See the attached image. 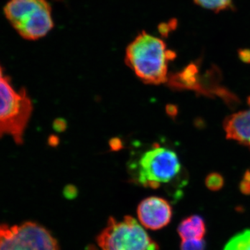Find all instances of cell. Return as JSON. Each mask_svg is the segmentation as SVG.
I'll return each mask as SVG.
<instances>
[{"mask_svg":"<svg viewBox=\"0 0 250 250\" xmlns=\"http://www.w3.org/2000/svg\"><path fill=\"white\" fill-rule=\"evenodd\" d=\"M182 166L173 150L157 143L130 161L129 171L134 182L157 189L170 183L180 173Z\"/></svg>","mask_w":250,"mask_h":250,"instance_id":"cell-2","label":"cell"},{"mask_svg":"<svg viewBox=\"0 0 250 250\" xmlns=\"http://www.w3.org/2000/svg\"><path fill=\"white\" fill-rule=\"evenodd\" d=\"M137 215L143 228L156 231L165 228L170 223L172 208L165 199L149 197L140 202Z\"/></svg>","mask_w":250,"mask_h":250,"instance_id":"cell-7","label":"cell"},{"mask_svg":"<svg viewBox=\"0 0 250 250\" xmlns=\"http://www.w3.org/2000/svg\"><path fill=\"white\" fill-rule=\"evenodd\" d=\"M0 250H60L47 229L35 222L19 225L0 223Z\"/></svg>","mask_w":250,"mask_h":250,"instance_id":"cell-6","label":"cell"},{"mask_svg":"<svg viewBox=\"0 0 250 250\" xmlns=\"http://www.w3.org/2000/svg\"><path fill=\"white\" fill-rule=\"evenodd\" d=\"M240 190L245 195H250V181L243 179L240 184Z\"/></svg>","mask_w":250,"mask_h":250,"instance_id":"cell-17","label":"cell"},{"mask_svg":"<svg viewBox=\"0 0 250 250\" xmlns=\"http://www.w3.org/2000/svg\"><path fill=\"white\" fill-rule=\"evenodd\" d=\"M167 113L171 116H175L177 113V108L173 105H168L167 106Z\"/></svg>","mask_w":250,"mask_h":250,"instance_id":"cell-20","label":"cell"},{"mask_svg":"<svg viewBox=\"0 0 250 250\" xmlns=\"http://www.w3.org/2000/svg\"><path fill=\"white\" fill-rule=\"evenodd\" d=\"M239 57L245 62H250V50L243 49L239 52Z\"/></svg>","mask_w":250,"mask_h":250,"instance_id":"cell-18","label":"cell"},{"mask_svg":"<svg viewBox=\"0 0 250 250\" xmlns=\"http://www.w3.org/2000/svg\"><path fill=\"white\" fill-rule=\"evenodd\" d=\"M248 103V109L228 117L223 126L228 139L234 140L250 148V97Z\"/></svg>","mask_w":250,"mask_h":250,"instance_id":"cell-8","label":"cell"},{"mask_svg":"<svg viewBox=\"0 0 250 250\" xmlns=\"http://www.w3.org/2000/svg\"><path fill=\"white\" fill-rule=\"evenodd\" d=\"M199 6L205 9L219 12L232 6V0H194Z\"/></svg>","mask_w":250,"mask_h":250,"instance_id":"cell-12","label":"cell"},{"mask_svg":"<svg viewBox=\"0 0 250 250\" xmlns=\"http://www.w3.org/2000/svg\"><path fill=\"white\" fill-rule=\"evenodd\" d=\"M77 190L76 188L72 185L67 186L64 190V195L67 198H74L77 196Z\"/></svg>","mask_w":250,"mask_h":250,"instance_id":"cell-16","label":"cell"},{"mask_svg":"<svg viewBox=\"0 0 250 250\" xmlns=\"http://www.w3.org/2000/svg\"><path fill=\"white\" fill-rule=\"evenodd\" d=\"M175 57L161 39L143 31L128 45L125 62L143 82L158 85L168 80L167 65Z\"/></svg>","mask_w":250,"mask_h":250,"instance_id":"cell-1","label":"cell"},{"mask_svg":"<svg viewBox=\"0 0 250 250\" xmlns=\"http://www.w3.org/2000/svg\"><path fill=\"white\" fill-rule=\"evenodd\" d=\"M206 187L212 191H218L223 188L224 178L221 174L213 172L207 176L205 180Z\"/></svg>","mask_w":250,"mask_h":250,"instance_id":"cell-13","label":"cell"},{"mask_svg":"<svg viewBox=\"0 0 250 250\" xmlns=\"http://www.w3.org/2000/svg\"><path fill=\"white\" fill-rule=\"evenodd\" d=\"M4 13L13 27L27 40L40 39L54 27L52 8L47 0H9Z\"/></svg>","mask_w":250,"mask_h":250,"instance_id":"cell-4","label":"cell"},{"mask_svg":"<svg viewBox=\"0 0 250 250\" xmlns=\"http://www.w3.org/2000/svg\"><path fill=\"white\" fill-rule=\"evenodd\" d=\"M177 231L182 240L202 239L207 233V227L201 216L192 215L181 222Z\"/></svg>","mask_w":250,"mask_h":250,"instance_id":"cell-10","label":"cell"},{"mask_svg":"<svg viewBox=\"0 0 250 250\" xmlns=\"http://www.w3.org/2000/svg\"><path fill=\"white\" fill-rule=\"evenodd\" d=\"M3 77H4V75H3V68L1 64H0V79L2 78Z\"/></svg>","mask_w":250,"mask_h":250,"instance_id":"cell-21","label":"cell"},{"mask_svg":"<svg viewBox=\"0 0 250 250\" xmlns=\"http://www.w3.org/2000/svg\"><path fill=\"white\" fill-rule=\"evenodd\" d=\"M96 241L102 250H159L142 225L130 215L122 220L110 217Z\"/></svg>","mask_w":250,"mask_h":250,"instance_id":"cell-5","label":"cell"},{"mask_svg":"<svg viewBox=\"0 0 250 250\" xmlns=\"http://www.w3.org/2000/svg\"><path fill=\"white\" fill-rule=\"evenodd\" d=\"M224 250H250V230L233 237Z\"/></svg>","mask_w":250,"mask_h":250,"instance_id":"cell-11","label":"cell"},{"mask_svg":"<svg viewBox=\"0 0 250 250\" xmlns=\"http://www.w3.org/2000/svg\"><path fill=\"white\" fill-rule=\"evenodd\" d=\"M32 111L27 91L16 90L9 77L0 79V139L10 136L17 144H22Z\"/></svg>","mask_w":250,"mask_h":250,"instance_id":"cell-3","label":"cell"},{"mask_svg":"<svg viewBox=\"0 0 250 250\" xmlns=\"http://www.w3.org/2000/svg\"><path fill=\"white\" fill-rule=\"evenodd\" d=\"M198 72V67L195 63L190 64L182 72L171 75L167 80L169 85L173 88L197 90L200 91Z\"/></svg>","mask_w":250,"mask_h":250,"instance_id":"cell-9","label":"cell"},{"mask_svg":"<svg viewBox=\"0 0 250 250\" xmlns=\"http://www.w3.org/2000/svg\"><path fill=\"white\" fill-rule=\"evenodd\" d=\"M181 250H206V243L202 239L182 240Z\"/></svg>","mask_w":250,"mask_h":250,"instance_id":"cell-14","label":"cell"},{"mask_svg":"<svg viewBox=\"0 0 250 250\" xmlns=\"http://www.w3.org/2000/svg\"><path fill=\"white\" fill-rule=\"evenodd\" d=\"M53 127L55 131H58V132H62L66 129V121H64L62 118H58L54 121Z\"/></svg>","mask_w":250,"mask_h":250,"instance_id":"cell-15","label":"cell"},{"mask_svg":"<svg viewBox=\"0 0 250 250\" xmlns=\"http://www.w3.org/2000/svg\"><path fill=\"white\" fill-rule=\"evenodd\" d=\"M110 146L113 150H118L121 149L123 146H122V141L118 139H114L111 140L110 141Z\"/></svg>","mask_w":250,"mask_h":250,"instance_id":"cell-19","label":"cell"}]
</instances>
